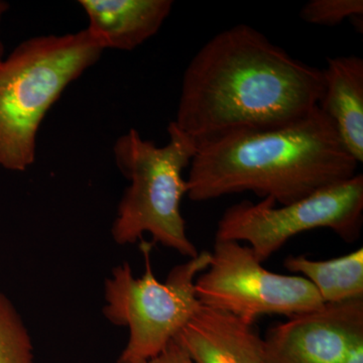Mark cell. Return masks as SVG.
<instances>
[{
  "mask_svg": "<svg viewBox=\"0 0 363 363\" xmlns=\"http://www.w3.org/2000/svg\"><path fill=\"white\" fill-rule=\"evenodd\" d=\"M0 363H35L30 332L6 294L0 290Z\"/></svg>",
  "mask_w": 363,
  "mask_h": 363,
  "instance_id": "cell-13",
  "label": "cell"
},
{
  "mask_svg": "<svg viewBox=\"0 0 363 363\" xmlns=\"http://www.w3.org/2000/svg\"><path fill=\"white\" fill-rule=\"evenodd\" d=\"M9 4L6 1H2L0 0V25H1L2 18H4V14L9 11ZM4 43H2L1 39H0V59L4 58Z\"/></svg>",
  "mask_w": 363,
  "mask_h": 363,
  "instance_id": "cell-17",
  "label": "cell"
},
{
  "mask_svg": "<svg viewBox=\"0 0 363 363\" xmlns=\"http://www.w3.org/2000/svg\"><path fill=\"white\" fill-rule=\"evenodd\" d=\"M289 272L302 274L316 289L324 304L363 298V250L328 260L289 255L284 262Z\"/></svg>",
  "mask_w": 363,
  "mask_h": 363,
  "instance_id": "cell-12",
  "label": "cell"
},
{
  "mask_svg": "<svg viewBox=\"0 0 363 363\" xmlns=\"http://www.w3.org/2000/svg\"><path fill=\"white\" fill-rule=\"evenodd\" d=\"M193 363H262V345L255 324L201 306L174 339Z\"/></svg>",
  "mask_w": 363,
  "mask_h": 363,
  "instance_id": "cell-9",
  "label": "cell"
},
{
  "mask_svg": "<svg viewBox=\"0 0 363 363\" xmlns=\"http://www.w3.org/2000/svg\"><path fill=\"white\" fill-rule=\"evenodd\" d=\"M362 224L363 175L357 174L279 207L272 198L236 203L222 214L215 240L245 241L262 264L298 234L329 228L351 243L359 238Z\"/></svg>",
  "mask_w": 363,
  "mask_h": 363,
  "instance_id": "cell-6",
  "label": "cell"
},
{
  "mask_svg": "<svg viewBox=\"0 0 363 363\" xmlns=\"http://www.w3.org/2000/svg\"><path fill=\"white\" fill-rule=\"evenodd\" d=\"M145 274L136 278L128 262L119 264L105 281L104 314L128 329V340L117 363H147L166 350L201 307L195 281L209 266L210 252L178 264L166 281L155 277L152 245L142 240Z\"/></svg>",
  "mask_w": 363,
  "mask_h": 363,
  "instance_id": "cell-5",
  "label": "cell"
},
{
  "mask_svg": "<svg viewBox=\"0 0 363 363\" xmlns=\"http://www.w3.org/2000/svg\"><path fill=\"white\" fill-rule=\"evenodd\" d=\"M104 52L85 28L30 38L0 59L1 168L25 172L32 166L48 112Z\"/></svg>",
  "mask_w": 363,
  "mask_h": 363,
  "instance_id": "cell-3",
  "label": "cell"
},
{
  "mask_svg": "<svg viewBox=\"0 0 363 363\" xmlns=\"http://www.w3.org/2000/svg\"><path fill=\"white\" fill-rule=\"evenodd\" d=\"M86 28L104 51H133L157 35L171 13L172 0H80Z\"/></svg>",
  "mask_w": 363,
  "mask_h": 363,
  "instance_id": "cell-10",
  "label": "cell"
},
{
  "mask_svg": "<svg viewBox=\"0 0 363 363\" xmlns=\"http://www.w3.org/2000/svg\"><path fill=\"white\" fill-rule=\"evenodd\" d=\"M363 336V298L325 304L267 330L262 363H339Z\"/></svg>",
  "mask_w": 363,
  "mask_h": 363,
  "instance_id": "cell-8",
  "label": "cell"
},
{
  "mask_svg": "<svg viewBox=\"0 0 363 363\" xmlns=\"http://www.w3.org/2000/svg\"><path fill=\"white\" fill-rule=\"evenodd\" d=\"M195 291L200 304L250 324L264 315L290 318L325 305L304 277L264 269L250 247L233 240H215L209 266L196 279Z\"/></svg>",
  "mask_w": 363,
  "mask_h": 363,
  "instance_id": "cell-7",
  "label": "cell"
},
{
  "mask_svg": "<svg viewBox=\"0 0 363 363\" xmlns=\"http://www.w3.org/2000/svg\"><path fill=\"white\" fill-rule=\"evenodd\" d=\"M322 92L321 69L241 23L217 33L191 60L174 123L199 147L295 123L318 107Z\"/></svg>",
  "mask_w": 363,
  "mask_h": 363,
  "instance_id": "cell-1",
  "label": "cell"
},
{
  "mask_svg": "<svg viewBox=\"0 0 363 363\" xmlns=\"http://www.w3.org/2000/svg\"><path fill=\"white\" fill-rule=\"evenodd\" d=\"M362 0H310L302 7L300 16L311 25L334 26L350 18L362 28Z\"/></svg>",
  "mask_w": 363,
  "mask_h": 363,
  "instance_id": "cell-14",
  "label": "cell"
},
{
  "mask_svg": "<svg viewBox=\"0 0 363 363\" xmlns=\"http://www.w3.org/2000/svg\"><path fill=\"white\" fill-rule=\"evenodd\" d=\"M339 363H363V336L351 342Z\"/></svg>",
  "mask_w": 363,
  "mask_h": 363,
  "instance_id": "cell-16",
  "label": "cell"
},
{
  "mask_svg": "<svg viewBox=\"0 0 363 363\" xmlns=\"http://www.w3.org/2000/svg\"><path fill=\"white\" fill-rule=\"evenodd\" d=\"M321 71L323 92L318 107L335 126L348 154L362 164L363 60L357 56L328 58Z\"/></svg>",
  "mask_w": 363,
  "mask_h": 363,
  "instance_id": "cell-11",
  "label": "cell"
},
{
  "mask_svg": "<svg viewBox=\"0 0 363 363\" xmlns=\"http://www.w3.org/2000/svg\"><path fill=\"white\" fill-rule=\"evenodd\" d=\"M335 126L319 107L295 123L240 131L198 147L187 196L195 202L252 192L286 205L357 175Z\"/></svg>",
  "mask_w": 363,
  "mask_h": 363,
  "instance_id": "cell-2",
  "label": "cell"
},
{
  "mask_svg": "<svg viewBox=\"0 0 363 363\" xmlns=\"http://www.w3.org/2000/svg\"><path fill=\"white\" fill-rule=\"evenodd\" d=\"M147 363H193L185 350L176 341H172L166 350Z\"/></svg>",
  "mask_w": 363,
  "mask_h": 363,
  "instance_id": "cell-15",
  "label": "cell"
},
{
  "mask_svg": "<svg viewBox=\"0 0 363 363\" xmlns=\"http://www.w3.org/2000/svg\"><path fill=\"white\" fill-rule=\"evenodd\" d=\"M168 133L169 142L162 147L143 138L135 128L114 143L117 168L130 184L119 202L111 234L116 243L125 245L149 233L154 242L193 259L200 252L188 238L181 202L187 195L183 172L198 145L174 121Z\"/></svg>",
  "mask_w": 363,
  "mask_h": 363,
  "instance_id": "cell-4",
  "label": "cell"
}]
</instances>
